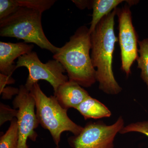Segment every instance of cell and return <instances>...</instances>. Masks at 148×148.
Returning a JSON list of instances; mask_svg holds the SVG:
<instances>
[{"label":"cell","instance_id":"cell-9","mask_svg":"<svg viewBox=\"0 0 148 148\" xmlns=\"http://www.w3.org/2000/svg\"><path fill=\"white\" fill-rule=\"evenodd\" d=\"M33 45L25 42H0V72L1 73L11 77L16 70L14 61L20 56L30 53L34 48Z\"/></svg>","mask_w":148,"mask_h":148},{"label":"cell","instance_id":"cell-10","mask_svg":"<svg viewBox=\"0 0 148 148\" xmlns=\"http://www.w3.org/2000/svg\"><path fill=\"white\" fill-rule=\"evenodd\" d=\"M78 84L69 80L58 88L54 94L58 102L64 108L76 109L90 95Z\"/></svg>","mask_w":148,"mask_h":148},{"label":"cell","instance_id":"cell-7","mask_svg":"<svg viewBox=\"0 0 148 148\" xmlns=\"http://www.w3.org/2000/svg\"><path fill=\"white\" fill-rule=\"evenodd\" d=\"M124 120L120 116L112 125L102 123H90L79 135L71 138L73 148H114L116 136L123 129Z\"/></svg>","mask_w":148,"mask_h":148},{"label":"cell","instance_id":"cell-15","mask_svg":"<svg viewBox=\"0 0 148 148\" xmlns=\"http://www.w3.org/2000/svg\"><path fill=\"white\" fill-rule=\"evenodd\" d=\"M19 7L27 8L42 13L50 8L56 1L55 0H16Z\"/></svg>","mask_w":148,"mask_h":148},{"label":"cell","instance_id":"cell-4","mask_svg":"<svg viewBox=\"0 0 148 148\" xmlns=\"http://www.w3.org/2000/svg\"><path fill=\"white\" fill-rule=\"evenodd\" d=\"M36 103L37 119L39 124L50 132L57 148H59L61 134L65 131L79 135L84 127L69 118L67 109L60 105L55 96L47 97L43 92L38 83L30 90Z\"/></svg>","mask_w":148,"mask_h":148},{"label":"cell","instance_id":"cell-17","mask_svg":"<svg viewBox=\"0 0 148 148\" xmlns=\"http://www.w3.org/2000/svg\"><path fill=\"white\" fill-rule=\"evenodd\" d=\"M132 132H140L148 137V120L130 124L123 127L119 133L125 134Z\"/></svg>","mask_w":148,"mask_h":148},{"label":"cell","instance_id":"cell-6","mask_svg":"<svg viewBox=\"0 0 148 148\" xmlns=\"http://www.w3.org/2000/svg\"><path fill=\"white\" fill-rule=\"evenodd\" d=\"M18 92L12 102L17 109L16 114L18 130V141L16 148H29L27 140H36L38 134L35 129L39 124L35 113L36 103L30 91L24 85L19 86Z\"/></svg>","mask_w":148,"mask_h":148},{"label":"cell","instance_id":"cell-14","mask_svg":"<svg viewBox=\"0 0 148 148\" xmlns=\"http://www.w3.org/2000/svg\"><path fill=\"white\" fill-rule=\"evenodd\" d=\"M18 141L17 119L11 121L10 126L0 139V148H16Z\"/></svg>","mask_w":148,"mask_h":148},{"label":"cell","instance_id":"cell-18","mask_svg":"<svg viewBox=\"0 0 148 148\" xmlns=\"http://www.w3.org/2000/svg\"><path fill=\"white\" fill-rule=\"evenodd\" d=\"M17 110H13L10 107L1 104V125L7 121H12L13 117L16 116Z\"/></svg>","mask_w":148,"mask_h":148},{"label":"cell","instance_id":"cell-3","mask_svg":"<svg viewBox=\"0 0 148 148\" xmlns=\"http://www.w3.org/2000/svg\"><path fill=\"white\" fill-rule=\"evenodd\" d=\"M42 14L32 9L18 8L10 16L0 20V36L23 40L24 42L35 44L55 54L60 48L53 45L46 36Z\"/></svg>","mask_w":148,"mask_h":148},{"label":"cell","instance_id":"cell-12","mask_svg":"<svg viewBox=\"0 0 148 148\" xmlns=\"http://www.w3.org/2000/svg\"><path fill=\"white\" fill-rule=\"evenodd\" d=\"M123 0H94L92 1V18L89 28L90 34L95 30L99 22L110 13Z\"/></svg>","mask_w":148,"mask_h":148},{"label":"cell","instance_id":"cell-11","mask_svg":"<svg viewBox=\"0 0 148 148\" xmlns=\"http://www.w3.org/2000/svg\"><path fill=\"white\" fill-rule=\"evenodd\" d=\"M76 109L86 120L109 117L112 115L110 111L105 105L90 96L81 103Z\"/></svg>","mask_w":148,"mask_h":148},{"label":"cell","instance_id":"cell-19","mask_svg":"<svg viewBox=\"0 0 148 148\" xmlns=\"http://www.w3.org/2000/svg\"><path fill=\"white\" fill-rule=\"evenodd\" d=\"M72 1L80 9L83 10L86 8H92V1L73 0Z\"/></svg>","mask_w":148,"mask_h":148},{"label":"cell","instance_id":"cell-5","mask_svg":"<svg viewBox=\"0 0 148 148\" xmlns=\"http://www.w3.org/2000/svg\"><path fill=\"white\" fill-rule=\"evenodd\" d=\"M21 67H25L29 71V76L24 86L29 91L40 80H44L51 85L55 94L60 86L69 80L68 76L64 74L66 70L60 62L53 59L44 64L35 51L18 58L15 69Z\"/></svg>","mask_w":148,"mask_h":148},{"label":"cell","instance_id":"cell-13","mask_svg":"<svg viewBox=\"0 0 148 148\" xmlns=\"http://www.w3.org/2000/svg\"><path fill=\"white\" fill-rule=\"evenodd\" d=\"M139 56L137 58L138 68L141 71V77L148 89V38L139 41Z\"/></svg>","mask_w":148,"mask_h":148},{"label":"cell","instance_id":"cell-20","mask_svg":"<svg viewBox=\"0 0 148 148\" xmlns=\"http://www.w3.org/2000/svg\"><path fill=\"white\" fill-rule=\"evenodd\" d=\"M18 88H14L12 87H7L4 88L1 90V94L4 92V94L3 95V98L4 99H10L13 95H17L18 92Z\"/></svg>","mask_w":148,"mask_h":148},{"label":"cell","instance_id":"cell-21","mask_svg":"<svg viewBox=\"0 0 148 148\" xmlns=\"http://www.w3.org/2000/svg\"><path fill=\"white\" fill-rule=\"evenodd\" d=\"M0 79L1 90L5 87L6 85L13 83L15 82V80L11 77L8 76L1 73L0 74Z\"/></svg>","mask_w":148,"mask_h":148},{"label":"cell","instance_id":"cell-2","mask_svg":"<svg viewBox=\"0 0 148 148\" xmlns=\"http://www.w3.org/2000/svg\"><path fill=\"white\" fill-rule=\"evenodd\" d=\"M91 47L89 28L84 25L77 29L69 41L53 56L65 68L69 80L83 87H90L97 81L96 70L90 54Z\"/></svg>","mask_w":148,"mask_h":148},{"label":"cell","instance_id":"cell-8","mask_svg":"<svg viewBox=\"0 0 148 148\" xmlns=\"http://www.w3.org/2000/svg\"><path fill=\"white\" fill-rule=\"evenodd\" d=\"M130 6L125 5L121 8H117L118 18L119 42L121 56L122 71L127 76L131 73L132 64L139 56L138 38L132 22V13Z\"/></svg>","mask_w":148,"mask_h":148},{"label":"cell","instance_id":"cell-16","mask_svg":"<svg viewBox=\"0 0 148 148\" xmlns=\"http://www.w3.org/2000/svg\"><path fill=\"white\" fill-rule=\"evenodd\" d=\"M19 7L16 0H1L0 20L10 16Z\"/></svg>","mask_w":148,"mask_h":148},{"label":"cell","instance_id":"cell-1","mask_svg":"<svg viewBox=\"0 0 148 148\" xmlns=\"http://www.w3.org/2000/svg\"><path fill=\"white\" fill-rule=\"evenodd\" d=\"M117 8L104 16L90 34V57L96 70V79L99 88L105 93L116 95L122 90L114 76L113 55L118 38L114 32V18Z\"/></svg>","mask_w":148,"mask_h":148}]
</instances>
